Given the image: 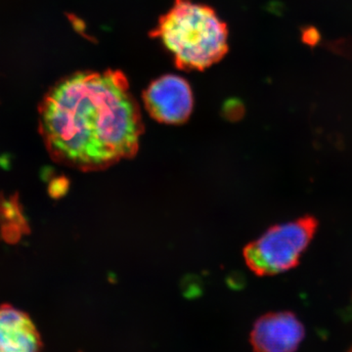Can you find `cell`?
I'll use <instances>...</instances> for the list:
<instances>
[{
	"label": "cell",
	"mask_w": 352,
	"mask_h": 352,
	"mask_svg": "<svg viewBox=\"0 0 352 352\" xmlns=\"http://www.w3.org/2000/svg\"><path fill=\"white\" fill-rule=\"evenodd\" d=\"M143 100L151 117L166 124H183L193 110V94L189 83L175 75L154 80L145 90Z\"/></svg>",
	"instance_id": "277c9868"
},
{
	"label": "cell",
	"mask_w": 352,
	"mask_h": 352,
	"mask_svg": "<svg viewBox=\"0 0 352 352\" xmlns=\"http://www.w3.org/2000/svg\"><path fill=\"white\" fill-rule=\"evenodd\" d=\"M151 36L170 51L177 68L203 69L228 52V29L214 9L192 0H175Z\"/></svg>",
	"instance_id": "7a4b0ae2"
},
{
	"label": "cell",
	"mask_w": 352,
	"mask_h": 352,
	"mask_svg": "<svg viewBox=\"0 0 352 352\" xmlns=\"http://www.w3.org/2000/svg\"><path fill=\"white\" fill-rule=\"evenodd\" d=\"M321 39V34L314 25H307L302 31V41L305 45L314 47L319 43Z\"/></svg>",
	"instance_id": "52a82bcc"
},
{
	"label": "cell",
	"mask_w": 352,
	"mask_h": 352,
	"mask_svg": "<svg viewBox=\"0 0 352 352\" xmlns=\"http://www.w3.org/2000/svg\"><path fill=\"white\" fill-rule=\"evenodd\" d=\"M305 337V326L295 314L272 312L254 323L251 344L254 352H296Z\"/></svg>",
	"instance_id": "5b68a950"
},
{
	"label": "cell",
	"mask_w": 352,
	"mask_h": 352,
	"mask_svg": "<svg viewBox=\"0 0 352 352\" xmlns=\"http://www.w3.org/2000/svg\"><path fill=\"white\" fill-rule=\"evenodd\" d=\"M318 220L312 215L270 227L244 249L245 263L258 276L274 275L296 267L314 239Z\"/></svg>",
	"instance_id": "3957f363"
},
{
	"label": "cell",
	"mask_w": 352,
	"mask_h": 352,
	"mask_svg": "<svg viewBox=\"0 0 352 352\" xmlns=\"http://www.w3.org/2000/svg\"><path fill=\"white\" fill-rule=\"evenodd\" d=\"M349 352H352V347L351 349H349Z\"/></svg>",
	"instance_id": "ba28073f"
},
{
	"label": "cell",
	"mask_w": 352,
	"mask_h": 352,
	"mask_svg": "<svg viewBox=\"0 0 352 352\" xmlns=\"http://www.w3.org/2000/svg\"><path fill=\"white\" fill-rule=\"evenodd\" d=\"M39 131L53 161L94 171L133 157L143 122L126 76L109 69L53 87L39 107Z\"/></svg>",
	"instance_id": "6da1fadb"
},
{
	"label": "cell",
	"mask_w": 352,
	"mask_h": 352,
	"mask_svg": "<svg viewBox=\"0 0 352 352\" xmlns=\"http://www.w3.org/2000/svg\"><path fill=\"white\" fill-rule=\"evenodd\" d=\"M41 335L31 317L10 305L0 307V352H41Z\"/></svg>",
	"instance_id": "8992f818"
}]
</instances>
